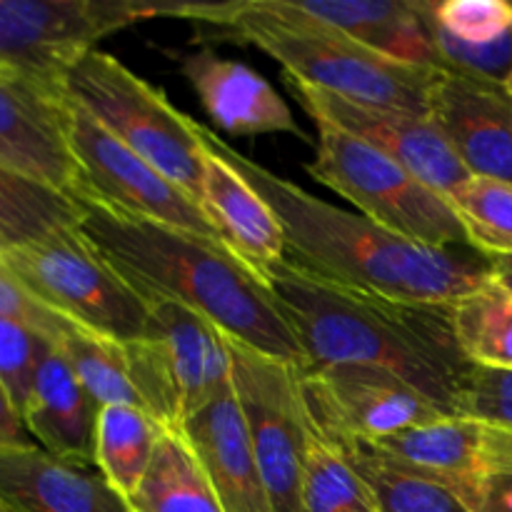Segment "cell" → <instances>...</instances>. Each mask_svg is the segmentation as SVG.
I'll list each match as a JSON object with an SVG mask.
<instances>
[{
	"label": "cell",
	"instance_id": "obj_13",
	"mask_svg": "<svg viewBox=\"0 0 512 512\" xmlns=\"http://www.w3.org/2000/svg\"><path fill=\"white\" fill-rule=\"evenodd\" d=\"M285 83L310 118L355 135L370 148L403 165L415 178L423 180L448 200L473 178L438 125L425 115L353 103V100L325 93L288 75H285Z\"/></svg>",
	"mask_w": 512,
	"mask_h": 512
},
{
	"label": "cell",
	"instance_id": "obj_38",
	"mask_svg": "<svg viewBox=\"0 0 512 512\" xmlns=\"http://www.w3.org/2000/svg\"><path fill=\"white\" fill-rule=\"evenodd\" d=\"M505 88H508V93L512 95V73H510V78H508V83H505Z\"/></svg>",
	"mask_w": 512,
	"mask_h": 512
},
{
	"label": "cell",
	"instance_id": "obj_18",
	"mask_svg": "<svg viewBox=\"0 0 512 512\" xmlns=\"http://www.w3.org/2000/svg\"><path fill=\"white\" fill-rule=\"evenodd\" d=\"M200 140L205 145L203 210L220 240L260 278L268 280L270 270L285 260L283 228L263 195L210 143L203 125Z\"/></svg>",
	"mask_w": 512,
	"mask_h": 512
},
{
	"label": "cell",
	"instance_id": "obj_2",
	"mask_svg": "<svg viewBox=\"0 0 512 512\" xmlns=\"http://www.w3.org/2000/svg\"><path fill=\"white\" fill-rule=\"evenodd\" d=\"M268 285L303 348L305 368L383 370L453 415L455 390L473 365L455 335L453 305L345 288L288 258L270 270Z\"/></svg>",
	"mask_w": 512,
	"mask_h": 512
},
{
	"label": "cell",
	"instance_id": "obj_31",
	"mask_svg": "<svg viewBox=\"0 0 512 512\" xmlns=\"http://www.w3.org/2000/svg\"><path fill=\"white\" fill-rule=\"evenodd\" d=\"M453 415L512 430V370L470 365L455 390Z\"/></svg>",
	"mask_w": 512,
	"mask_h": 512
},
{
	"label": "cell",
	"instance_id": "obj_21",
	"mask_svg": "<svg viewBox=\"0 0 512 512\" xmlns=\"http://www.w3.org/2000/svg\"><path fill=\"white\" fill-rule=\"evenodd\" d=\"M100 405L80 385L58 345L45 353L23 408L30 440L58 458L95 465V425Z\"/></svg>",
	"mask_w": 512,
	"mask_h": 512
},
{
	"label": "cell",
	"instance_id": "obj_9",
	"mask_svg": "<svg viewBox=\"0 0 512 512\" xmlns=\"http://www.w3.org/2000/svg\"><path fill=\"white\" fill-rule=\"evenodd\" d=\"M125 353L145 413L168 430L183 428L233 380L223 330L178 303H150L145 335Z\"/></svg>",
	"mask_w": 512,
	"mask_h": 512
},
{
	"label": "cell",
	"instance_id": "obj_33",
	"mask_svg": "<svg viewBox=\"0 0 512 512\" xmlns=\"http://www.w3.org/2000/svg\"><path fill=\"white\" fill-rule=\"evenodd\" d=\"M430 35H433L438 68L450 70V73L470 75V78L493 80V83H508L512 73V33L488 45H468L450 38L430 18Z\"/></svg>",
	"mask_w": 512,
	"mask_h": 512
},
{
	"label": "cell",
	"instance_id": "obj_25",
	"mask_svg": "<svg viewBox=\"0 0 512 512\" xmlns=\"http://www.w3.org/2000/svg\"><path fill=\"white\" fill-rule=\"evenodd\" d=\"M303 512H380L368 480L360 475L345 448L313 423L308 455H305Z\"/></svg>",
	"mask_w": 512,
	"mask_h": 512
},
{
	"label": "cell",
	"instance_id": "obj_36",
	"mask_svg": "<svg viewBox=\"0 0 512 512\" xmlns=\"http://www.w3.org/2000/svg\"><path fill=\"white\" fill-rule=\"evenodd\" d=\"M33 443L25 430L23 415L15 408V403L10 400L8 390L0 385V448H13V445H25Z\"/></svg>",
	"mask_w": 512,
	"mask_h": 512
},
{
	"label": "cell",
	"instance_id": "obj_34",
	"mask_svg": "<svg viewBox=\"0 0 512 512\" xmlns=\"http://www.w3.org/2000/svg\"><path fill=\"white\" fill-rule=\"evenodd\" d=\"M0 320H13V323L25 325L55 345L73 328L70 320L40 303L3 260H0Z\"/></svg>",
	"mask_w": 512,
	"mask_h": 512
},
{
	"label": "cell",
	"instance_id": "obj_4",
	"mask_svg": "<svg viewBox=\"0 0 512 512\" xmlns=\"http://www.w3.org/2000/svg\"><path fill=\"white\" fill-rule=\"evenodd\" d=\"M215 28V38L253 45L283 65L285 75L353 103L430 118L443 68L410 65L305 18L288 0L193 3L185 18Z\"/></svg>",
	"mask_w": 512,
	"mask_h": 512
},
{
	"label": "cell",
	"instance_id": "obj_20",
	"mask_svg": "<svg viewBox=\"0 0 512 512\" xmlns=\"http://www.w3.org/2000/svg\"><path fill=\"white\" fill-rule=\"evenodd\" d=\"M305 18L410 65L438 68L428 0H288Z\"/></svg>",
	"mask_w": 512,
	"mask_h": 512
},
{
	"label": "cell",
	"instance_id": "obj_35",
	"mask_svg": "<svg viewBox=\"0 0 512 512\" xmlns=\"http://www.w3.org/2000/svg\"><path fill=\"white\" fill-rule=\"evenodd\" d=\"M473 512H512V470L490 473L458 490Z\"/></svg>",
	"mask_w": 512,
	"mask_h": 512
},
{
	"label": "cell",
	"instance_id": "obj_1",
	"mask_svg": "<svg viewBox=\"0 0 512 512\" xmlns=\"http://www.w3.org/2000/svg\"><path fill=\"white\" fill-rule=\"evenodd\" d=\"M208 140L273 208L285 235V258L345 288L410 303L455 305L493 283L490 255L473 245L415 243L360 213L330 205L280 178L218 135Z\"/></svg>",
	"mask_w": 512,
	"mask_h": 512
},
{
	"label": "cell",
	"instance_id": "obj_29",
	"mask_svg": "<svg viewBox=\"0 0 512 512\" xmlns=\"http://www.w3.org/2000/svg\"><path fill=\"white\" fill-rule=\"evenodd\" d=\"M450 205L463 223L470 245L480 253L512 255V185L473 175Z\"/></svg>",
	"mask_w": 512,
	"mask_h": 512
},
{
	"label": "cell",
	"instance_id": "obj_15",
	"mask_svg": "<svg viewBox=\"0 0 512 512\" xmlns=\"http://www.w3.org/2000/svg\"><path fill=\"white\" fill-rule=\"evenodd\" d=\"M430 120L470 175L512 185V95L503 83L443 70Z\"/></svg>",
	"mask_w": 512,
	"mask_h": 512
},
{
	"label": "cell",
	"instance_id": "obj_8",
	"mask_svg": "<svg viewBox=\"0 0 512 512\" xmlns=\"http://www.w3.org/2000/svg\"><path fill=\"white\" fill-rule=\"evenodd\" d=\"M43 305L78 328L118 343L143 338L150 303L118 275L78 225L0 255Z\"/></svg>",
	"mask_w": 512,
	"mask_h": 512
},
{
	"label": "cell",
	"instance_id": "obj_5",
	"mask_svg": "<svg viewBox=\"0 0 512 512\" xmlns=\"http://www.w3.org/2000/svg\"><path fill=\"white\" fill-rule=\"evenodd\" d=\"M63 95L203 205L200 125L180 113L163 90L125 68L115 55L93 50L68 70Z\"/></svg>",
	"mask_w": 512,
	"mask_h": 512
},
{
	"label": "cell",
	"instance_id": "obj_16",
	"mask_svg": "<svg viewBox=\"0 0 512 512\" xmlns=\"http://www.w3.org/2000/svg\"><path fill=\"white\" fill-rule=\"evenodd\" d=\"M0 503L13 512H133L95 465L35 443L0 448Z\"/></svg>",
	"mask_w": 512,
	"mask_h": 512
},
{
	"label": "cell",
	"instance_id": "obj_30",
	"mask_svg": "<svg viewBox=\"0 0 512 512\" xmlns=\"http://www.w3.org/2000/svg\"><path fill=\"white\" fill-rule=\"evenodd\" d=\"M430 18L450 38L488 45L512 33L510 0H428Z\"/></svg>",
	"mask_w": 512,
	"mask_h": 512
},
{
	"label": "cell",
	"instance_id": "obj_23",
	"mask_svg": "<svg viewBox=\"0 0 512 512\" xmlns=\"http://www.w3.org/2000/svg\"><path fill=\"white\" fill-rule=\"evenodd\" d=\"M168 428L133 405L100 408L95 425V468L125 500L138 493L160 435Z\"/></svg>",
	"mask_w": 512,
	"mask_h": 512
},
{
	"label": "cell",
	"instance_id": "obj_28",
	"mask_svg": "<svg viewBox=\"0 0 512 512\" xmlns=\"http://www.w3.org/2000/svg\"><path fill=\"white\" fill-rule=\"evenodd\" d=\"M453 325L470 363L512 370V295L495 278L453 305Z\"/></svg>",
	"mask_w": 512,
	"mask_h": 512
},
{
	"label": "cell",
	"instance_id": "obj_7",
	"mask_svg": "<svg viewBox=\"0 0 512 512\" xmlns=\"http://www.w3.org/2000/svg\"><path fill=\"white\" fill-rule=\"evenodd\" d=\"M315 128V160L305 165L310 178L350 200L360 215L403 238L433 248L470 245L445 195L355 135L323 120H315Z\"/></svg>",
	"mask_w": 512,
	"mask_h": 512
},
{
	"label": "cell",
	"instance_id": "obj_27",
	"mask_svg": "<svg viewBox=\"0 0 512 512\" xmlns=\"http://www.w3.org/2000/svg\"><path fill=\"white\" fill-rule=\"evenodd\" d=\"M58 350L68 360L80 385L88 390V395L100 408L133 405V408L145 410L133 378H130L128 353H125L123 343L73 325L58 340Z\"/></svg>",
	"mask_w": 512,
	"mask_h": 512
},
{
	"label": "cell",
	"instance_id": "obj_12",
	"mask_svg": "<svg viewBox=\"0 0 512 512\" xmlns=\"http://www.w3.org/2000/svg\"><path fill=\"white\" fill-rule=\"evenodd\" d=\"M300 383L315 428L338 443H370L450 418L405 380L365 365L303 368Z\"/></svg>",
	"mask_w": 512,
	"mask_h": 512
},
{
	"label": "cell",
	"instance_id": "obj_3",
	"mask_svg": "<svg viewBox=\"0 0 512 512\" xmlns=\"http://www.w3.org/2000/svg\"><path fill=\"white\" fill-rule=\"evenodd\" d=\"M83 203L78 228L148 303H178L228 338L305 368V355L268 280L228 245Z\"/></svg>",
	"mask_w": 512,
	"mask_h": 512
},
{
	"label": "cell",
	"instance_id": "obj_10",
	"mask_svg": "<svg viewBox=\"0 0 512 512\" xmlns=\"http://www.w3.org/2000/svg\"><path fill=\"white\" fill-rule=\"evenodd\" d=\"M233 393L243 415L250 450L275 512H303L305 455L313 418L300 383V365L273 358L225 335Z\"/></svg>",
	"mask_w": 512,
	"mask_h": 512
},
{
	"label": "cell",
	"instance_id": "obj_26",
	"mask_svg": "<svg viewBox=\"0 0 512 512\" xmlns=\"http://www.w3.org/2000/svg\"><path fill=\"white\" fill-rule=\"evenodd\" d=\"M340 445L350 455L360 475L368 480L380 512H473L450 485L398 463H390L370 453L360 443Z\"/></svg>",
	"mask_w": 512,
	"mask_h": 512
},
{
	"label": "cell",
	"instance_id": "obj_6",
	"mask_svg": "<svg viewBox=\"0 0 512 512\" xmlns=\"http://www.w3.org/2000/svg\"><path fill=\"white\" fill-rule=\"evenodd\" d=\"M188 0H0V75L63 93L98 40L150 18H185Z\"/></svg>",
	"mask_w": 512,
	"mask_h": 512
},
{
	"label": "cell",
	"instance_id": "obj_39",
	"mask_svg": "<svg viewBox=\"0 0 512 512\" xmlns=\"http://www.w3.org/2000/svg\"><path fill=\"white\" fill-rule=\"evenodd\" d=\"M0 512H13V510H8L3 503H0Z\"/></svg>",
	"mask_w": 512,
	"mask_h": 512
},
{
	"label": "cell",
	"instance_id": "obj_24",
	"mask_svg": "<svg viewBox=\"0 0 512 512\" xmlns=\"http://www.w3.org/2000/svg\"><path fill=\"white\" fill-rule=\"evenodd\" d=\"M80 218V200L0 165V255L73 228Z\"/></svg>",
	"mask_w": 512,
	"mask_h": 512
},
{
	"label": "cell",
	"instance_id": "obj_11",
	"mask_svg": "<svg viewBox=\"0 0 512 512\" xmlns=\"http://www.w3.org/2000/svg\"><path fill=\"white\" fill-rule=\"evenodd\" d=\"M65 103H68L70 150L78 165V200L103 205L125 218L168 225L223 243L203 205L195 203L158 168L125 148L85 110L70 103L68 98Z\"/></svg>",
	"mask_w": 512,
	"mask_h": 512
},
{
	"label": "cell",
	"instance_id": "obj_32",
	"mask_svg": "<svg viewBox=\"0 0 512 512\" xmlns=\"http://www.w3.org/2000/svg\"><path fill=\"white\" fill-rule=\"evenodd\" d=\"M53 345L25 325L0 320V385L8 390L20 415L30 398L40 363Z\"/></svg>",
	"mask_w": 512,
	"mask_h": 512
},
{
	"label": "cell",
	"instance_id": "obj_19",
	"mask_svg": "<svg viewBox=\"0 0 512 512\" xmlns=\"http://www.w3.org/2000/svg\"><path fill=\"white\" fill-rule=\"evenodd\" d=\"M203 463L223 512H275L250 450L233 383L180 428Z\"/></svg>",
	"mask_w": 512,
	"mask_h": 512
},
{
	"label": "cell",
	"instance_id": "obj_17",
	"mask_svg": "<svg viewBox=\"0 0 512 512\" xmlns=\"http://www.w3.org/2000/svg\"><path fill=\"white\" fill-rule=\"evenodd\" d=\"M180 73L195 90L205 113L225 133H290L305 138L278 90L248 65L203 48L180 58Z\"/></svg>",
	"mask_w": 512,
	"mask_h": 512
},
{
	"label": "cell",
	"instance_id": "obj_37",
	"mask_svg": "<svg viewBox=\"0 0 512 512\" xmlns=\"http://www.w3.org/2000/svg\"><path fill=\"white\" fill-rule=\"evenodd\" d=\"M490 263H493L495 283L503 285L512 295V255H495V258H490Z\"/></svg>",
	"mask_w": 512,
	"mask_h": 512
},
{
	"label": "cell",
	"instance_id": "obj_14",
	"mask_svg": "<svg viewBox=\"0 0 512 512\" xmlns=\"http://www.w3.org/2000/svg\"><path fill=\"white\" fill-rule=\"evenodd\" d=\"M0 165L78 200L63 93L0 75Z\"/></svg>",
	"mask_w": 512,
	"mask_h": 512
},
{
	"label": "cell",
	"instance_id": "obj_22",
	"mask_svg": "<svg viewBox=\"0 0 512 512\" xmlns=\"http://www.w3.org/2000/svg\"><path fill=\"white\" fill-rule=\"evenodd\" d=\"M133 512H223L203 463L180 430H165L153 463L128 500Z\"/></svg>",
	"mask_w": 512,
	"mask_h": 512
}]
</instances>
